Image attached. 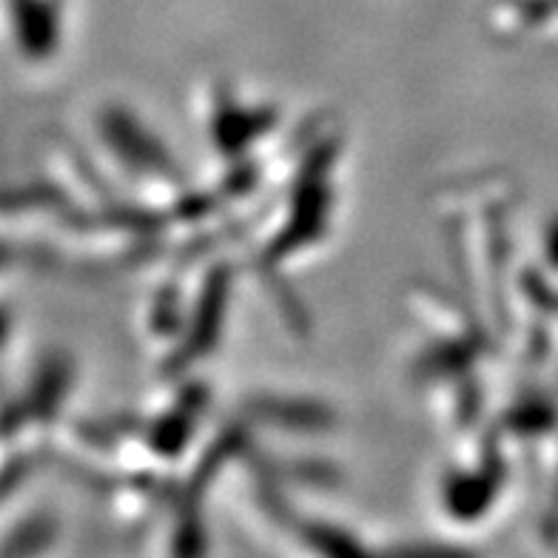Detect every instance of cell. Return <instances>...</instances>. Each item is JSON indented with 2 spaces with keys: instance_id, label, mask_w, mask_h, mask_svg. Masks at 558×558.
Segmentation results:
<instances>
[{
  "instance_id": "7a4b0ae2",
  "label": "cell",
  "mask_w": 558,
  "mask_h": 558,
  "mask_svg": "<svg viewBox=\"0 0 558 558\" xmlns=\"http://www.w3.org/2000/svg\"><path fill=\"white\" fill-rule=\"evenodd\" d=\"M17 44L29 58L44 60L58 44V23L46 0H15Z\"/></svg>"
},
{
  "instance_id": "6da1fadb",
  "label": "cell",
  "mask_w": 558,
  "mask_h": 558,
  "mask_svg": "<svg viewBox=\"0 0 558 558\" xmlns=\"http://www.w3.org/2000/svg\"><path fill=\"white\" fill-rule=\"evenodd\" d=\"M100 129H104V137L111 146V151H114L125 166L151 171V174H174V166H171V160L166 157L162 146H157L155 140L148 137V134L140 129V123H134V118H129L125 111H106L104 120H100Z\"/></svg>"
},
{
  "instance_id": "8992f818",
  "label": "cell",
  "mask_w": 558,
  "mask_h": 558,
  "mask_svg": "<svg viewBox=\"0 0 558 558\" xmlns=\"http://www.w3.org/2000/svg\"><path fill=\"white\" fill-rule=\"evenodd\" d=\"M222 279L217 277L211 282V288L203 296V305L197 308V319H194V333H192V351H203V348L211 345V339L217 337V325H220V305H222Z\"/></svg>"
},
{
  "instance_id": "5b68a950",
  "label": "cell",
  "mask_w": 558,
  "mask_h": 558,
  "mask_svg": "<svg viewBox=\"0 0 558 558\" xmlns=\"http://www.w3.org/2000/svg\"><path fill=\"white\" fill-rule=\"evenodd\" d=\"M69 365L58 356L46 360L44 367L35 374V385H32L29 393V411L32 413H52L60 402V393L66 390L69 383Z\"/></svg>"
},
{
  "instance_id": "3957f363",
  "label": "cell",
  "mask_w": 558,
  "mask_h": 558,
  "mask_svg": "<svg viewBox=\"0 0 558 558\" xmlns=\"http://www.w3.org/2000/svg\"><path fill=\"white\" fill-rule=\"evenodd\" d=\"M268 123H271V111L236 109L234 100H220V111H217V118H214L217 137H220L222 146L248 143V140L257 137L259 132H265Z\"/></svg>"
},
{
  "instance_id": "277c9868",
  "label": "cell",
  "mask_w": 558,
  "mask_h": 558,
  "mask_svg": "<svg viewBox=\"0 0 558 558\" xmlns=\"http://www.w3.org/2000/svg\"><path fill=\"white\" fill-rule=\"evenodd\" d=\"M445 499H448L450 513L459 519H473L482 515V510L490 501V482L485 476H462L453 473L445 487Z\"/></svg>"
},
{
  "instance_id": "52a82bcc",
  "label": "cell",
  "mask_w": 558,
  "mask_h": 558,
  "mask_svg": "<svg viewBox=\"0 0 558 558\" xmlns=\"http://www.w3.org/2000/svg\"><path fill=\"white\" fill-rule=\"evenodd\" d=\"M544 254H547L553 268H558V217L550 222L547 234H544Z\"/></svg>"
}]
</instances>
